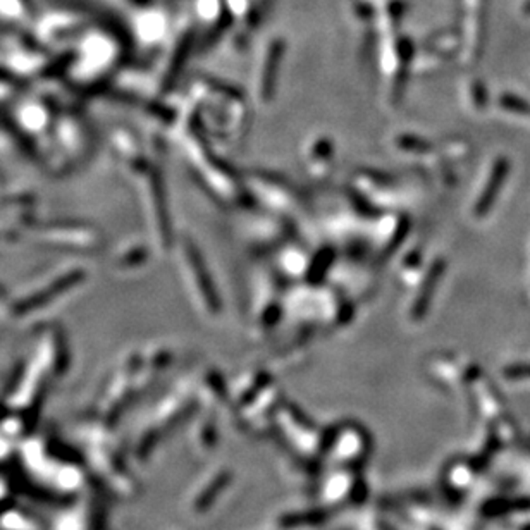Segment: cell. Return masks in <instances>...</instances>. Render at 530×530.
I'll use <instances>...</instances> for the list:
<instances>
[{"label": "cell", "instance_id": "1", "mask_svg": "<svg viewBox=\"0 0 530 530\" xmlns=\"http://www.w3.org/2000/svg\"><path fill=\"white\" fill-rule=\"evenodd\" d=\"M508 172H510V162H508V158H497L493 167V172H491L489 176V181H487L486 188H484L482 195H480V199L475 205V215L482 217V215H486L487 212L491 210V207H493L494 200H496L497 197V192L503 188L504 181H506Z\"/></svg>", "mask_w": 530, "mask_h": 530}, {"label": "cell", "instance_id": "2", "mask_svg": "<svg viewBox=\"0 0 530 530\" xmlns=\"http://www.w3.org/2000/svg\"><path fill=\"white\" fill-rule=\"evenodd\" d=\"M500 104L511 112H518V114L530 116V104L527 100H524V98L517 97V95H511V93L503 95V97H501V100H500Z\"/></svg>", "mask_w": 530, "mask_h": 530}]
</instances>
